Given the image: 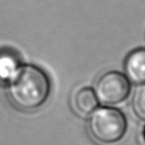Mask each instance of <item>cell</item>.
I'll use <instances>...</instances> for the list:
<instances>
[{
	"label": "cell",
	"mask_w": 145,
	"mask_h": 145,
	"mask_svg": "<svg viewBox=\"0 0 145 145\" xmlns=\"http://www.w3.org/2000/svg\"><path fill=\"white\" fill-rule=\"evenodd\" d=\"M87 128L91 137L98 143L112 145L123 139L128 129L127 118L113 106L97 108L88 115Z\"/></svg>",
	"instance_id": "obj_2"
},
{
	"label": "cell",
	"mask_w": 145,
	"mask_h": 145,
	"mask_svg": "<svg viewBox=\"0 0 145 145\" xmlns=\"http://www.w3.org/2000/svg\"><path fill=\"white\" fill-rule=\"evenodd\" d=\"M22 65V57L16 50L0 48V85H8Z\"/></svg>",
	"instance_id": "obj_5"
},
{
	"label": "cell",
	"mask_w": 145,
	"mask_h": 145,
	"mask_svg": "<svg viewBox=\"0 0 145 145\" xmlns=\"http://www.w3.org/2000/svg\"><path fill=\"white\" fill-rule=\"evenodd\" d=\"M72 104L74 109L81 115H90L98 108L99 102L96 96L94 88L82 87L75 92Z\"/></svg>",
	"instance_id": "obj_6"
},
{
	"label": "cell",
	"mask_w": 145,
	"mask_h": 145,
	"mask_svg": "<svg viewBox=\"0 0 145 145\" xmlns=\"http://www.w3.org/2000/svg\"><path fill=\"white\" fill-rule=\"evenodd\" d=\"M132 109L139 120L145 121V84L137 86L133 93Z\"/></svg>",
	"instance_id": "obj_7"
},
{
	"label": "cell",
	"mask_w": 145,
	"mask_h": 145,
	"mask_svg": "<svg viewBox=\"0 0 145 145\" xmlns=\"http://www.w3.org/2000/svg\"><path fill=\"white\" fill-rule=\"evenodd\" d=\"M131 84L124 74L109 71L97 79L94 91L98 102L103 106L120 104L131 94Z\"/></svg>",
	"instance_id": "obj_3"
},
{
	"label": "cell",
	"mask_w": 145,
	"mask_h": 145,
	"mask_svg": "<svg viewBox=\"0 0 145 145\" xmlns=\"http://www.w3.org/2000/svg\"><path fill=\"white\" fill-rule=\"evenodd\" d=\"M51 89V79L46 72L35 64H23L7 85V95L16 108L29 112L46 103Z\"/></svg>",
	"instance_id": "obj_1"
},
{
	"label": "cell",
	"mask_w": 145,
	"mask_h": 145,
	"mask_svg": "<svg viewBox=\"0 0 145 145\" xmlns=\"http://www.w3.org/2000/svg\"><path fill=\"white\" fill-rule=\"evenodd\" d=\"M124 74L131 84H145V48H137L127 55L124 61Z\"/></svg>",
	"instance_id": "obj_4"
}]
</instances>
